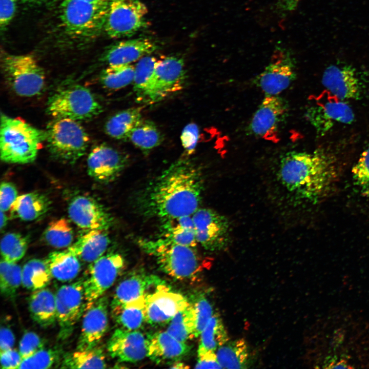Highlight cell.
<instances>
[{"mask_svg":"<svg viewBox=\"0 0 369 369\" xmlns=\"http://www.w3.org/2000/svg\"><path fill=\"white\" fill-rule=\"evenodd\" d=\"M166 284L157 276L142 270L130 272L116 286L110 306L146 297L161 285Z\"/></svg>","mask_w":369,"mask_h":369,"instance_id":"44dd1931","label":"cell"},{"mask_svg":"<svg viewBox=\"0 0 369 369\" xmlns=\"http://www.w3.org/2000/svg\"><path fill=\"white\" fill-rule=\"evenodd\" d=\"M107 366L103 350L98 346L90 350H78L63 356V368H105Z\"/></svg>","mask_w":369,"mask_h":369,"instance_id":"e575fe53","label":"cell"},{"mask_svg":"<svg viewBox=\"0 0 369 369\" xmlns=\"http://www.w3.org/2000/svg\"><path fill=\"white\" fill-rule=\"evenodd\" d=\"M191 303L194 311L195 336L197 337L213 315V309L208 299L202 293L194 295Z\"/></svg>","mask_w":369,"mask_h":369,"instance_id":"f6af8a7d","label":"cell"},{"mask_svg":"<svg viewBox=\"0 0 369 369\" xmlns=\"http://www.w3.org/2000/svg\"><path fill=\"white\" fill-rule=\"evenodd\" d=\"M45 260L52 278L61 282L75 278L81 270L80 259L67 249L51 252Z\"/></svg>","mask_w":369,"mask_h":369,"instance_id":"f546056e","label":"cell"},{"mask_svg":"<svg viewBox=\"0 0 369 369\" xmlns=\"http://www.w3.org/2000/svg\"><path fill=\"white\" fill-rule=\"evenodd\" d=\"M23 2L25 3H36L42 2L44 0H22Z\"/></svg>","mask_w":369,"mask_h":369,"instance_id":"91938a15","label":"cell"},{"mask_svg":"<svg viewBox=\"0 0 369 369\" xmlns=\"http://www.w3.org/2000/svg\"><path fill=\"white\" fill-rule=\"evenodd\" d=\"M28 308L32 319L42 327L57 321L55 294L49 289L33 291L28 299Z\"/></svg>","mask_w":369,"mask_h":369,"instance_id":"4316f807","label":"cell"},{"mask_svg":"<svg viewBox=\"0 0 369 369\" xmlns=\"http://www.w3.org/2000/svg\"><path fill=\"white\" fill-rule=\"evenodd\" d=\"M300 0H277V10L281 14H286L294 10Z\"/></svg>","mask_w":369,"mask_h":369,"instance_id":"11a10c76","label":"cell"},{"mask_svg":"<svg viewBox=\"0 0 369 369\" xmlns=\"http://www.w3.org/2000/svg\"><path fill=\"white\" fill-rule=\"evenodd\" d=\"M157 45L147 38H137L118 42L109 47L103 56L108 66L129 65L150 55Z\"/></svg>","mask_w":369,"mask_h":369,"instance_id":"cb8c5ba5","label":"cell"},{"mask_svg":"<svg viewBox=\"0 0 369 369\" xmlns=\"http://www.w3.org/2000/svg\"><path fill=\"white\" fill-rule=\"evenodd\" d=\"M125 266L119 253L110 252L90 263L83 280L86 308L103 296L115 282Z\"/></svg>","mask_w":369,"mask_h":369,"instance_id":"30bf717a","label":"cell"},{"mask_svg":"<svg viewBox=\"0 0 369 369\" xmlns=\"http://www.w3.org/2000/svg\"><path fill=\"white\" fill-rule=\"evenodd\" d=\"M47 111L54 118L78 121L98 115L102 111V107L89 89L73 84L57 90L49 98Z\"/></svg>","mask_w":369,"mask_h":369,"instance_id":"52a82bcc","label":"cell"},{"mask_svg":"<svg viewBox=\"0 0 369 369\" xmlns=\"http://www.w3.org/2000/svg\"><path fill=\"white\" fill-rule=\"evenodd\" d=\"M110 242L107 230H90L67 249L80 260L91 263L105 254Z\"/></svg>","mask_w":369,"mask_h":369,"instance_id":"484cf974","label":"cell"},{"mask_svg":"<svg viewBox=\"0 0 369 369\" xmlns=\"http://www.w3.org/2000/svg\"><path fill=\"white\" fill-rule=\"evenodd\" d=\"M199 137V130L194 123L187 125L182 130L180 140L184 151L188 155L194 152Z\"/></svg>","mask_w":369,"mask_h":369,"instance_id":"c3c4849f","label":"cell"},{"mask_svg":"<svg viewBox=\"0 0 369 369\" xmlns=\"http://www.w3.org/2000/svg\"><path fill=\"white\" fill-rule=\"evenodd\" d=\"M186 78L183 60L168 56L158 60L144 103L159 102L181 90Z\"/></svg>","mask_w":369,"mask_h":369,"instance_id":"7c38bea8","label":"cell"},{"mask_svg":"<svg viewBox=\"0 0 369 369\" xmlns=\"http://www.w3.org/2000/svg\"><path fill=\"white\" fill-rule=\"evenodd\" d=\"M124 153L106 145L94 147L87 159L88 173L96 181L107 183L115 180L127 166Z\"/></svg>","mask_w":369,"mask_h":369,"instance_id":"e0dca14e","label":"cell"},{"mask_svg":"<svg viewBox=\"0 0 369 369\" xmlns=\"http://www.w3.org/2000/svg\"><path fill=\"white\" fill-rule=\"evenodd\" d=\"M142 119L140 108L127 109L109 118L105 125V131L113 138L126 140L132 130Z\"/></svg>","mask_w":369,"mask_h":369,"instance_id":"1f68e13d","label":"cell"},{"mask_svg":"<svg viewBox=\"0 0 369 369\" xmlns=\"http://www.w3.org/2000/svg\"><path fill=\"white\" fill-rule=\"evenodd\" d=\"M198 356L214 352L229 341V336L220 316L215 313L200 334Z\"/></svg>","mask_w":369,"mask_h":369,"instance_id":"836d02e7","label":"cell"},{"mask_svg":"<svg viewBox=\"0 0 369 369\" xmlns=\"http://www.w3.org/2000/svg\"><path fill=\"white\" fill-rule=\"evenodd\" d=\"M308 118L320 135L327 132L334 122L351 124L354 119L351 107L346 102L330 101L322 105L311 107L308 111Z\"/></svg>","mask_w":369,"mask_h":369,"instance_id":"d4e9b609","label":"cell"},{"mask_svg":"<svg viewBox=\"0 0 369 369\" xmlns=\"http://www.w3.org/2000/svg\"><path fill=\"white\" fill-rule=\"evenodd\" d=\"M68 215L72 221L81 228L108 230L112 218L106 209L92 197L78 195L70 201Z\"/></svg>","mask_w":369,"mask_h":369,"instance_id":"ffe728a7","label":"cell"},{"mask_svg":"<svg viewBox=\"0 0 369 369\" xmlns=\"http://www.w3.org/2000/svg\"><path fill=\"white\" fill-rule=\"evenodd\" d=\"M109 299L103 295L84 312L76 350H90L98 346L109 326Z\"/></svg>","mask_w":369,"mask_h":369,"instance_id":"ac0fdd59","label":"cell"},{"mask_svg":"<svg viewBox=\"0 0 369 369\" xmlns=\"http://www.w3.org/2000/svg\"><path fill=\"white\" fill-rule=\"evenodd\" d=\"M45 341L34 332L28 331L23 335L18 351L22 359H26L44 348Z\"/></svg>","mask_w":369,"mask_h":369,"instance_id":"7dc6e473","label":"cell"},{"mask_svg":"<svg viewBox=\"0 0 369 369\" xmlns=\"http://www.w3.org/2000/svg\"><path fill=\"white\" fill-rule=\"evenodd\" d=\"M161 237L174 243L195 248L198 243L191 216L163 221Z\"/></svg>","mask_w":369,"mask_h":369,"instance_id":"4dcf8cb0","label":"cell"},{"mask_svg":"<svg viewBox=\"0 0 369 369\" xmlns=\"http://www.w3.org/2000/svg\"><path fill=\"white\" fill-rule=\"evenodd\" d=\"M109 3L61 0L60 17L66 31L80 37L98 35L104 29Z\"/></svg>","mask_w":369,"mask_h":369,"instance_id":"8992f818","label":"cell"},{"mask_svg":"<svg viewBox=\"0 0 369 369\" xmlns=\"http://www.w3.org/2000/svg\"><path fill=\"white\" fill-rule=\"evenodd\" d=\"M139 245L153 256L160 270L179 280L193 279L206 267L205 259L195 248L174 243L163 237L155 239H140Z\"/></svg>","mask_w":369,"mask_h":369,"instance_id":"3957f363","label":"cell"},{"mask_svg":"<svg viewBox=\"0 0 369 369\" xmlns=\"http://www.w3.org/2000/svg\"><path fill=\"white\" fill-rule=\"evenodd\" d=\"M289 106L278 95H266L248 127V134L277 142L280 128L287 118Z\"/></svg>","mask_w":369,"mask_h":369,"instance_id":"8fae6325","label":"cell"},{"mask_svg":"<svg viewBox=\"0 0 369 369\" xmlns=\"http://www.w3.org/2000/svg\"><path fill=\"white\" fill-rule=\"evenodd\" d=\"M148 335L137 330L116 329L107 343L110 355L120 362L135 363L148 356Z\"/></svg>","mask_w":369,"mask_h":369,"instance_id":"d6986e66","label":"cell"},{"mask_svg":"<svg viewBox=\"0 0 369 369\" xmlns=\"http://www.w3.org/2000/svg\"><path fill=\"white\" fill-rule=\"evenodd\" d=\"M22 268L16 262L7 261L2 258L0 263V290L6 298L14 300L22 284Z\"/></svg>","mask_w":369,"mask_h":369,"instance_id":"b9f144b4","label":"cell"},{"mask_svg":"<svg viewBox=\"0 0 369 369\" xmlns=\"http://www.w3.org/2000/svg\"><path fill=\"white\" fill-rule=\"evenodd\" d=\"M278 173L288 191L314 203L329 192L337 175L333 158L320 150L286 153L280 160Z\"/></svg>","mask_w":369,"mask_h":369,"instance_id":"7a4b0ae2","label":"cell"},{"mask_svg":"<svg viewBox=\"0 0 369 369\" xmlns=\"http://www.w3.org/2000/svg\"><path fill=\"white\" fill-rule=\"evenodd\" d=\"M171 367L175 368H187L188 367V366H185L183 363L177 361L173 364V366Z\"/></svg>","mask_w":369,"mask_h":369,"instance_id":"680465c9","label":"cell"},{"mask_svg":"<svg viewBox=\"0 0 369 369\" xmlns=\"http://www.w3.org/2000/svg\"><path fill=\"white\" fill-rule=\"evenodd\" d=\"M0 355L2 369L18 368L23 360L19 351L13 348L1 352Z\"/></svg>","mask_w":369,"mask_h":369,"instance_id":"816d5d0a","label":"cell"},{"mask_svg":"<svg viewBox=\"0 0 369 369\" xmlns=\"http://www.w3.org/2000/svg\"><path fill=\"white\" fill-rule=\"evenodd\" d=\"M158 61L150 54L138 60L135 66L133 90L137 99L140 102L145 101Z\"/></svg>","mask_w":369,"mask_h":369,"instance_id":"f35d334b","label":"cell"},{"mask_svg":"<svg viewBox=\"0 0 369 369\" xmlns=\"http://www.w3.org/2000/svg\"><path fill=\"white\" fill-rule=\"evenodd\" d=\"M352 174L354 182L361 193L369 198V146L353 166Z\"/></svg>","mask_w":369,"mask_h":369,"instance_id":"bcb514c9","label":"cell"},{"mask_svg":"<svg viewBox=\"0 0 369 369\" xmlns=\"http://www.w3.org/2000/svg\"><path fill=\"white\" fill-rule=\"evenodd\" d=\"M46 132L25 121L1 115V158L4 162L26 164L36 158Z\"/></svg>","mask_w":369,"mask_h":369,"instance_id":"277c9868","label":"cell"},{"mask_svg":"<svg viewBox=\"0 0 369 369\" xmlns=\"http://www.w3.org/2000/svg\"><path fill=\"white\" fill-rule=\"evenodd\" d=\"M52 278L45 259H32L22 268V285L27 290L33 292L45 288Z\"/></svg>","mask_w":369,"mask_h":369,"instance_id":"d590c367","label":"cell"},{"mask_svg":"<svg viewBox=\"0 0 369 369\" xmlns=\"http://www.w3.org/2000/svg\"><path fill=\"white\" fill-rule=\"evenodd\" d=\"M61 351L58 348H43L31 356L22 360L18 368H49L60 359Z\"/></svg>","mask_w":369,"mask_h":369,"instance_id":"ee69618b","label":"cell"},{"mask_svg":"<svg viewBox=\"0 0 369 369\" xmlns=\"http://www.w3.org/2000/svg\"><path fill=\"white\" fill-rule=\"evenodd\" d=\"M16 10V0H0V25L5 28L11 22Z\"/></svg>","mask_w":369,"mask_h":369,"instance_id":"f907efd6","label":"cell"},{"mask_svg":"<svg viewBox=\"0 0 369 369\" xmlns=\"http://www.w3.org/2000/svg\"><path fill=\"white\" fill-rule=\"evenodd\" d=\"M73 230L69 221L65 218L52 220L43 234L48 245L60 249L69 247L73 240Z\"/></svg>","mask_w":369,"mask_h":369,"instance_id":"ab89813d","label":"cell"},{"mask_svg":"<svg viewBox=\"0 0 369 369\" xmlns=\"http://www.w3.org/2000/svg\"><path fill=\"white\" fill-rule=\"evenodd\" d=\"M192 216L197 242L204 249L216 251L228 246L230 225L225 216L207 208H199Z\"/></svg>","mask_w":369,"mask_h":369,"instance_id":"5bb4252c","label":"cell"},{"mask_svg":"<svg viewBox=\"0 0 369 369\" xmlns=\"http://www.w3.org/2000/svg\"><path fill=\"white\" fill-rule=\"evenodd\" d=\"M50 201L45 195L31 192L17 196L10 210L13 217L24 221L34 220L49 210Z\"/></svg>","mask_w":369,"mask_h":369,"instance_id":"83f0119b","label":"cell"},{"mask_svg":"<svg viewBox=\"0 0 369 369\" xmlns=\"http://www.w3.org/2000/svg\"><path fill=\"white\" fill-rule=\"evenodd\" d=\"M134 72L131 64L108 66L100 75V81L107 89H120L133 83Z\"/></svg>","mask_w":369,"mask_h":369,"instance_id":"60d3db41","label":"cell"},{"mask_svg":"<svg viewBox=\"0 0 369 369\" xmlns=\"http://www.w3.org/2000/svg\"><path fill=\"white\" fill-rule=\"evenodd\" d=\"M58 338H69L86 309L83 280L61 285L55 293Z\"/></svg>","mask_w":369,"mask_h":369,"instance_id":"4fadbf2b","label":"cell"},{"mask_svg":"<svg viewBox=\"0 0 369 369\" xmlns=\"http://www.w3.org/2000/svg\"><path fill=\"white\" fill-rule=\"evenodd\" d=\"M5 212L1 210V230H2L4 228L7 223L8 218Z\"/></svg>","mask_w":369,"mask_h":369,"instance_id":"9f6ffc18","label":"cell"},{"mask_svg":"<svg viewBox=\"0 0 369 369\" xmlns=\"http://www.w3.org/2000/svg\"><path fill=\"white\" fill-rule=\"evenodd\" d=\"M216 351L222 368H245L249 365L250 352L246 341L243 339L228 341Z\"/></svg>","mask_w":369,"mask_h":369,"instance_id":"d6a6232c","label":"cell"},{"mask_svg":"<svg viewBox=\"0 0 369 369\" xmlns=\"http://www.w3.org/2000/svg\"><path fill=\"white\" fill-rule=\"evenodd\" d=\"M2 67L6 80L17 95L32 97L42 92L45 72L33 56L6 55L3 58Z\"/></svg>","mask_w":369,"mask_h":369,"instance_id":"ba28073f","label":"cell"},{"mask_svg":"<svg viewBox=\"0 0 369 369\" xmlns=\"http://www.w3.org/2000/svg\"><path fill=\"white\" fill-rule=\"evenodd\" d=\"M189 303L180 294L171 291L166 284L161 285L146 298V322L153 326L168 324Z\"/></svg>","mask_w":369,"mask_h":369,"instance_id":"2e32d148","label":"cell"},{"mask_svg":"<svg viewBox=\"0 0 369 369\" xmlns=\"http://www.w3.org/2000/svg\"><path fill=\"white\" fill-rule=\"evenodd\" d=\"M17 191L15 187L11 183L4 181L0 188V209L7 212L9 210L17 197Z\"/></svg>","mask_w":369,"mask_h":369,"instance_id":"681fc988","label":"cell"},{"mask_svg":"<svg viewBox=\"0 0 369 369\" xmlns=\"http://www.w3.org/2000/svg\"><path fill=\"white\" fill-rule=\"evenodd\" d=\"M296 77L294 61L291 53L278 47L271 61L254 79V84L266 95H278Z\"/></svg>","mask_w":369,"mask_h":369,"instance_id":"9a60e30c","label":"cell"},{"mask_svg":"<svg viewBox=\"0 0 369 369\" xmlns=\"http://www.w3.org/2000/svg\"><path fill=\"white\" fill-rule=\"evenodd\" d=\"M147 13L141 0H110L104 30L113 38L131 36L147 25Z\"/></svg>","mask_w":369,"mask_h":369,"instance_id":"9c48e42d","label":"cell"},{"mask_svg":"<svg viewBox=\"0 0 369 369\" xmlns=\"http://www.w3.org/2000/svg\"><path fill=\"white\" fill-rule=\"evenodd\" d=\"M91 2H98V3H109L110 0H86Z\"/></svg>","mask_w":369,"mask_h":369,"instance_id":"94428289","label":"cell"},{"mask_svg":"<svg viewBox=\"0 0 369 369\" xmlns=\"http://www.w3.org/2000/svg\"><path fill=\"white\" fill-rule=\"evenodd\" d=\"M128 139L144 152H148L159 146L163 136L152 121L142 119L132 130Z\"/></svg>","mask_w":369,"mask_h":369,"instance_id":"8d00e7d4","label":"cell"},{"mask_svg":"<svg viewBox=\"0 0 369 369\" xmlns=\"http://www.w3.org/2000/svg\"><path fill=\"white\" fill-rule=\"evenodd\" d=\"M46 132L49 151L56 159L74 163L85 155L89 138L77 121L54 118L48 124Z\"/></svg>","mask_w":369,"mask_h":369,"instance_id":"5b68a950","label":"cell"},{"mask_svg":"<svg viewBox=\"0 0 369 369\" xmlns=\"http://www.w3.org/2000/svg\"><path fill=\"white\" fill-rule=\"evenodd\" d=\"M148 356L157 364L174 363L186 356L191 348L186 342L181 341L167 331L148 334Z\"/></svg>","mask_w":369,"mask_h":369,"instance_id":"603a6c76","label":"cell"},{"mask_svg":"<svg viewBox=\"0 0 369 369\" xmlns=\"http://www.w3.org/2000/svg\"><path fill=\"white\" fill-rule=\"evenodd\" d=\"M202 189L199 169L189 159H180L148 185L138 205L144 215L163 221L191 216L199 209Z\"/></svg>","mask_w":369,"mask_h":369,"instance_id":"6da1fadb","label":"cell"},{"mask_svg":"<svg viewBox=\"0 0 369 369\" xmlns=\"http://www.w3.org/2000/svg\"><path fill=\"white\" fill-rule=\"evenodd\" d=\"M322 83L341 100L361 97L362 84L356 70L352 66H329L323 72Z\"/></svg>","mask_w":369,"mask_h":369,"instance_id":"7402d4cb","label":"cell"},{"mask_svg":"<svg viewBox=\"0 0 369 369\" xmlns=\"http://www.w3.org/2000/svg\"><path fill=\"white\" fill-rule=\"evenodd\" d=\"M146 298L110 306L112 318L120 328L137 330L146 322Z\"/></svg>","mask_w":369,"mask_h":369,"instance_id":"f1b7e54d","label":"cell"},{"mask_svg":"<svg viewBox=\"0 0 369 369\" xmlns=\"http://www.w3.org/2000/svg\"><path fill=\"white\" fill-rule=\"evenodd\" d=\"M198 361L195 365L196 368H220L216 354L214 352H207L198 356Z\"/></svg>","mask_w":369,"mask_h":369,"instance_id":"f5cc1de1","label":"cell"},{"mask_svg":"<svg viewBox=\"0 0 369 369\" xmlns=\"http://www.w3.org/2000/svg\"><path fill=\"white\" fill-rule=\"evenodd\" d=\"M28 246L27 237L18 233H8L1 241L2 259L9 262H16L25 255Z\"/></svg>","mask_w":369,"mask_h":369,"instance_id":"7bdbcfd3","label":"cell"},{"mask_svg":"<svg viewBox=\"0 0 369 369\" xmlns=\"http://www.w3.org/2000/svg\"><path fill=\"white\" fill-rule=\"evenodd\" d=\"M15 336L12 330L7 326H2L0 332V353L13 348Z\"/></svg>","mask_w":369,"mask_h":369,"instance_id":"db71d44e","label":"cell"},{"mask_svg":"<svg viewBox=\"0 0 369 369\" xmlns=\"http://www.w3.org/2000/svg\"><path fill=\"white\" fill-rule=\"evenodd\" d=\"M195 317L191 302L178 312L168 324L167 331L177 339L186 342L195 338Z\"/></svg>","mask_w":369,"mask_h":369,"instance_id":"74e56055","label":"cell"},{"mask_svg":"<svg viewBox=\"0 0 369 369\" xmlns=\"http://www.w3.org/2000/svg\"><path fill=\"white\" fill-rule=\"evenodd\" d=\"M349 366L347 365L346 362L344 360H342L339 361V362L337 363L336 364H333L331 365L329 368H350Z\"/></svg>","mask_w":369,"mask_h":369,"instance_id":"6f0895ef","label":"cell"}]
</instances>
